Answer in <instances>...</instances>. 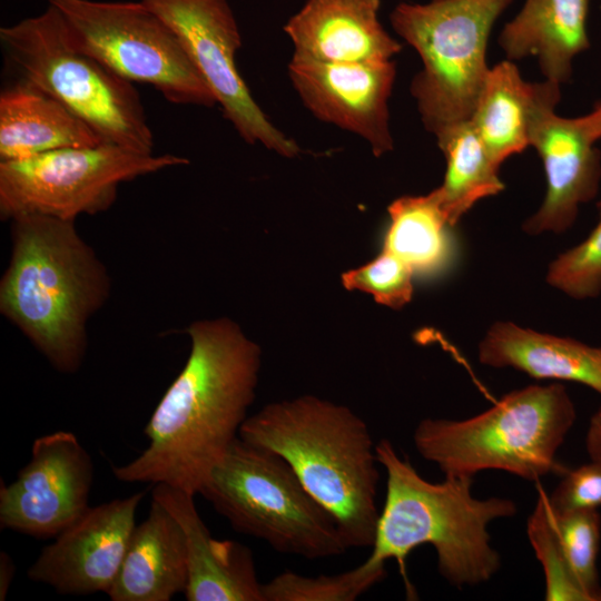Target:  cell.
I'll list each match as a JSON object with an SVG mask.
<instances>
[{
  "label": "cell",
  "mask_w": 601,
  "mask_h": 601,
  "mask_svg": "<svg viewBox=\"0 0 601 601\" xmlns=\"http://www.w3.org/2000/svg\"><path fill=\"white\" fill-rule=\"evenodd\" d=\"M585 449L590 460L601 463V405L589 422L585 434Z\"/></svg>",
  "instance_id": "obj_30"
},
{
  "label": "cell",
  "mask_w": 601,
  "mask_h": 601,
  "mask_svg": "<svg viewBox=\"0 0 601 601\" xmlns=\"http://www.w3.org/2000/svg\"><path fill=\"white\" fill-rule=\"evenodd\" d=\"M390 226L383 249L413 273L431 274L452 258V225L436 189L421 196H403L388 206Z\"/></svg>",
  "instance_id": "obj_24"
},
{
  "label": "cell",
  "mask_w": 601,
  "mask_h": 601,
  "mask_svg": "<svg viewBox=\"0 0 601 601\" xmlns=\"http://www.w3.org/2000/svg\"><path fill=\"white\" fill-rule=\"evenodd\" d=\"M479 361L491 367H512L538 380L580 383L601 395V346L574 338L496 322L480 342Z\"/></svg>",
  "instance_id": "obj_22"
},
{
  "label": "cell",
  "mask_w": 601,
  "mask_h": 601,
  "mask_svg": "<svg viewBox=\"0 0 601 601\" xmlns=\"http://www.w3.org/2000/svg\"><path fill=\"white\" fill-rule=\"evenodd\" d=\"M385 574V564L370 558L337 574L306 577L285 571L263 584V595L264 601H354Z\"/></svg>",
  "instance_id": "obj_26"
},
{
  "label": "cell",
  "mask_w": 601,
  "mask_h": 601,
  "mask_svg": "<svg viewBox=\"0 0 601 601\" xmlns=\"http://www.w3.org/2000/svg\"><path fill=\"white\" fill-rule=\"evenodd\" d=\"M14 563L4 551L0 553V600L3 601L14 575Z\"/></svg>",
  "instance_id": "obj_31"
},
{
  "label": "cell",
  "mask_w": 601,
  "mask_h": 601,
  "mask_svg": "<svg viewBox=\"0 0 601 601\" xmlns=\"http://www.w3.org/2000/svg\"><path fill=\"white\" fill-rule=\"evenodd\" d=\"M11 254L0 280V312L59 372L76 373L89 319L106 304L111 279L76 220L42 215L11 219Z\"/></svg>",
  "instance_id": "obj_2"
},
{
  "label": "cell",
  "mask_w": 601,
  "mask_h": 601,
  "mask_svg": "<svg viewBox=\"0 0 601 601\" xmlns=\"http://www.w3.org/2000/svg\"><path fill=\"white\" fill-rule=\"evenodd\" d=\"M190 352L145 426L148 446L112 466L122 482L168 484L199 494L209 473L239 437L255 400L260 349L229 318L187 328Z\"/></svg>",
  "instance_id": "obj_1"
},
{
  "label": "cell",
  "mask_w": 601,
  "mask_h": 601,
  "mask_svg": "<svg viewBox=\"0 0 601 601\" xmlns=\"http://www.w3.org/2000/svg\"><path fill=\"white\" fill-rule=\"evenodd\" d=\"M435 139L446 161L444 180L436 190L454 227L477 201L500 194L504 183L471 120L452 126Z\"/></svg>",
  "instance_id": "obj_25"
},
{
  "label": "cell",
  "mask_w": 601,
  "mask_h": 601,
  "mask_svg": "<svg viewBox=\"0 0 601 601\" xmlns=\"http://www.w3.org/2000/svg\"><path fill=\"white\" fill-rule=\"evenodd\" d=\"M47 2L63 16L76 48L121 78L150 85L173 104H217L178 37L141 1Z\"/></svg>",
  "instance_id": "obj_9"
},
{
  "label": "cell",
  "mask_w": 601,
  "mask_h": 601,
  "mask_svg": "<svg viewBox=\"0 0 601 601\" xmlns=\"http://www.w3.org/2000/svg\"><path fill=\"white\" fill-rule=\"evenodd\" d=\"M378 464L386 472V495L370 559L385 564L395 560L406 575V558L417 546L430 544L437 555L442 577L454 587L489 581L501 568L492 546L489 524L511 518L516 504L506 497L477 499L472 476H446L439 483L423 479L383 439L375 446Z\"/></svg>",
  "instance_id": "obj_4"
},
{
  "label": "cell",
  "mask_w": 601,
  "mask_h": 601,
  "mask_svg": "<svg viewBox=\"0 0 601 601\" xmlns=\"http://www.w3.org/2000/svg\"><path fill=\"white\" fill-rule=\"evenodd\" d=\"M176 155L137 152L114 144L63 148L0 161V215L76 220L107 210L125 181L187 165Z\"/></svg>",
  "instance_id": "obj_10"
},
{
  "label": "cell",
  "mask_w": 601,
  "mask_h": 601,
  "mask_svg": "<svg viewBox=\"0 0 601 601\" xmlns=\"http://www.w3.org/2000/svg\"><path fill=\"white\" fill-rule=\"evenodd\" d=\"M597 142L584 116L565 118L551 109L539 117L531 147L543 162L546 193L539 209L524 221L525 233L568 230L580 207L597 196L601 180V151Z\"/></svg>",
  "instance_id": "obj_15"
},
{
  "label": "cell",
  "mask_w": 601,
  "mask_h": 601,
  "mask_svg": "<svg viewBox=\"0 0 601 601\" xmlns=\"http://www.w3.org/2000/svg\"><path fill=\"white\" fill-rule=\"evenodd\" d=\"M380 0H307L285 24L293 57L322 62L387 61L402 46L378 19Z\"/></svg>",
  "instance_id": "obj_18"
},
{
  "label": "cell",
  "mask_w": 601,
  "mask_h": 601,
  "mask_svg": "<svg viewBox=\"0 0 601 601\" xmlns=\"http://www.w3.org/2000/svg\"><path fill=\"white\" fill-rule=\"evenodd\" d=\"M599 220L578 245L560 254L549 266L548 283L575 299L601 294V199Z\"/></svg>",
  "instance_id": "obj_27"
},
{
  "label": "cell",
  "mask_w": 601,
  "mask_h": 601,
  "mask_svg": "<svg viewBox=\"0 0 601 601\" xmlns=\"http://www.w3.org/2000/svg\"><path fill=\"white\" fill-rule=\"evenodd\" d=\"M560 87L525 81L509 59L490 68L470 120L495 165L531 146L536 120L560 101Z\"/></svg>",
  "instance_id": "obj_19"
},
{
  "label": "cell",
  "mask_w": 601,
  "mask_h": 601,
  "mask_svg": "<svg viewBox=\"0 0 601 601\" xmlns=\"http://www.w3.org/2000/svg\"><path fill=\"white\" fill-rule=\"evenodd\" d=\"M140 1L178 37L225 118L246 142L288 158L298 155V145L270 122L237 70L242 38L227 0Z\"/></svg>",
  "instance_id": "obj_11"
},
{
  "label": "cell",
  "mask_w": 601,
  "mask_h": 601,
  "mask_svg": "<svg viewBox=\"0 0 601 601\" xmlns=\"http://www.w3.org/2000/svg\"><path fill=\"white\" fill-rule=\"evenodd\" d=\"M239 437L282 456L338 523L351 548H372L381 512L377 455L368 426L347 406L313 395L248 416Z\"/></svg>",
  "instance_id": "obj_3"
},
{
  "label": "cell",
  "mask_w": 601,
  "mask_h": 601,
  "mask_svg": "<svg viewBox=\"0 0 601 601\" xmlns=\"http://www.w3.org/2000/svg\"><path fill=\"white\" fill-rule=\"evenodd\" d=\"M145 492L89 506L46 545L28 578L60 594L108 592L122 564Z\"/></svg>",
  "instance_id": "obj_14"
},
{
  "label": "cell",
  "mask_w": 601,
  "mask_h": 601,
  "mask_svg": "<svg viewBox=\"0 0 601 601\" xmlns=\"http://www.w3.org/2000/svg\"><path fill=\"white\" fill-rule=\"evenodd\" d=\"M575 417L564 385H529L465 420L424 418L413 441L420 455L446 476L497 470L536 481L565 472L555 456Z\"/></svg>",
  "instance_id": "obj_5"
},
{
  "label": "cell",
  "mask_w": 601,
  "mask_h": 601,
  "mask_svg": "<svg viewBox=\"0 0 601 601\" xmlns=\"http://www.w3.org/2000/svg\"><path fill=\"white\" fill-rule=\"evenodd\" d=\"M188 583L185 534L177 520L151 500L136 525L118 575L107 594L112 601H169Z\"/></svg>",
  "instance_id": "obj_20"
},
{
  "label": "cell",
  "mask_w": 601,
  "mask_h": 601,
  "mask_svg": "<svg viewBox=\"0 0 601 601\" xmlns=\"http://www.w3.org/2000/svg\"><path fill=\"white\" fill-rule=\"evenodd\" d=\"M238 532L308 560L345 553L337 521L278 454L237 437L200 493Z\"/></svg>",
  "instance_id": "obj_7"
},
{
  "label": "cell",
  "mask_w": 601,
  "mask_h": 601,
  "mask_svg": "<svg viewBox=\"0 0 601 601\" xmlns=\"http://www.w3.org/2000/svg\"><path fill=\"white\" fill-rule=\"evenodd\" d=\"M548 499L561 511L598 510L601 506V463L591 460L565 471Z\"/></svg>",
  "instance_id": "obj_29"
},
{
  "label": "cell",
  "mask_w": 601,
  "mask_h": 601,
  "mask_svg": "<svg viewBox=\"0 0 601 601\" xmlns=\"http://www.w3.org/2000/svg\"><path fill=\"white\" fill-rule=\"evenodd\" d=\"M589 6V0H525L499 45L509 60L535 57L544 78L563 85L574 58L590 47Z\"/></svg>",
  "instance_id": "obj_21"
},
{
  "label": "cell",
  "mask_w": 601,
  "mask_h": 601,
  "mask_svg": "<svg viewBox=\"0 0 601 601\" xmlns=\"http://www.w3.org/2000/svg\"><path fill=\"white\" fill-rule=\"evenodd\" d=\"M392 60L322 62L293 57L288 76L306 108L319 120L364 139L375 156L393 149L388 100Z\"/></svg>",
  "instance_id": "obj_13"
},
{
  "label": "cell",
  "mask_w": 601,
  "mask_h": 601,
  "mask_svg": "<svg viewBox=\"0 0 601 601\" xmlns=\"http://www.w3.org/2000/svg\"><path fill=\"white\" fill-rule=\"evenodd\" d=\"M526 531L544 571L546 601H601L598 510L561 511L540 492Z\"/></svg>",
  "instance_id": "obj_16"
},
{
  "label": "cell",
  "mask_w": 601,
  "mask_h": 601,
  "mask_svg": "<svg viewBox=\"0 0 601 601\" xmlns=\"http://www.w3.org/2000/svg\"><path fill=\"white\" fill-rule=\"evenodd\" d=\"M413 270L386 250L342 277L347 289H358L373 295L380 304L394 309L407 304L413 295Z\"/></svg>",
  "instance_id": "obj_28"
},
{
  "label": "cell",
  "mask_w": 601,
  "mask_h": 601,
  "mask_svg": "<svg viewBox=\"0 0 601 601\" xmlns=\"http://www.w3.org/2000/svg\"><path fill=\"white\" fill-rule=\"evenodd\" d=\"M194 494L168 484H155L152 497L177 520L187 549L188 601H264L253 552L231 540L211 536L199 516Z\"/></svg>",
  "instance_id": "obj_17"
},
{
  "label": "cell",
  "mask_w": 601,
  "mask_h": 601,
  "mask_svg": "<svg viewBox=\"0 0 601 601\" xmlns=\"http://www.w3.org/2000/svg\"><path fill=\"white\" fill-rule=\"evenodd\" d=\"M92 482L91 456L72 432L39 436L17 479L1 484L0 525L38 539L55 538L89 508Z\"/></svg>",
  "instance_id": "obj_12"
},
{
  "label": "cell",
  "mask_w": 601,
  "mask_h": 601,
  "mask_svg": "<svg viewBox=\"0 0 601 601\" xmlns=\"http://www.w3.org/2000/svg\"><path fill=\"white\" fill-rule=\"evenodd\" d=\"M105 142L63 104L23 80L0 95V161Z\"/></svg>",
  "instance_id": "obj_23"
},
{
  "label": "cell",
  "mask_w": 601,
  "mask_h": 601,
  "mask_svg": "<svg viewBox=\"0 0 601 601\" xmlns=\"http://www.w3.org/2000/svg\"><path fill=\"white\" fill-rule=\"evenodd\" d=\"M0 41L18 79L63 104L106 142L151 154L152 134L131 81L77 49L57 8L0 28Z\"/></svg>",
  "instance_id": "obj_6"
},
{
  "label": "cell",
  "mask_w": 601,
  "mask_h": 601,
  "mask_svg": "<svg viewBox=\"0 0 601 601\" xmlns=\"http://www.w3.org/2000/svg\"><path fill=\"white\" fill-rule=\"evenodd\" d=\"M512 1L402 2L392 11L395 32L421 58L411 95L435 137L471 119L491 68L486 51L492 28Z\"/></svg>",
  "instance_id": "obj_8"
},
{
  "label": "cell",
  "mask_w": 601,
  "mask_h": 601,
  "mask_svg": "<svg viewBox=\"0 0 601 601\" xmlns=\"http://www.w3.org/2000/svg\"><path fill=\"white\" fill-rule=\"evenodd\" d=\"M584 117L595 139H601V101Z\"/></svg>",
  "instance_id": "obj_32"
}]
</instances>
